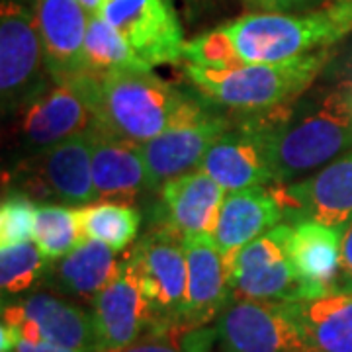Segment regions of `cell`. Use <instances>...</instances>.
Listing matches in <instances>:
<instances>
[{
    "mask_svg": "<svg viewBox=\"0 0 352 352\" xmlns=\"http://www.w3.org/2000/svg\"><path fill=\"white\" fill-rule=\"evenodd\" d=\"M217 344L215 327L168 325L149 331L141 339L120 351L106 352H214Z\"/></svg>",
    "mask_w": 352,
    "mask_h": 352,
    "instance_id": "f1b7e54d",
    "label": "cell"
},
{
    "mask_svg": "<svg viewBox=\"0 0 352 352\" xmlns=\"http://www.w3.org/2000/svg\"><path fill=\"white\" fill-rule=\"evenodd\" d=\"M184 252L188 264V288L180 325L206 327L233 300L229 266L212 235H186Z\"/></svg>",
    "mask_w": 352,
    "mask_h": 352,
    "instance_id": "d6986e66",
    "label": "cell"
},
{
    "mask_svg": "<svg viewBox=\"0 0 352 352\" xmlns=\"http://www.w3.org/2000/svg\"><path fill=\"white\" fill-rule=\"evenodd\" d=\"M36 206L20 192L6 194L0 206V247L32 241Z\"/></svg>",
    "mask_w": 352,
    "mask_h": 352,
    "instance_id": "f546056e",
    "label": "cell"
},
{
    "mask_svg": "<svg viewBox=\"0 0 352 352\" xmlns=\"http://www.w3.org/2000/svg\"><path fill=\"white\" fill-rule=\"evenodd\" d=\"M325 61L327 50L284 63H243L227 69L184 63V75L206 100L243 112H261L300 96Z\"/></svg>",
    "mask_w": 352,
    "mask_h": 352,
    "instance_id": "3957f363",
    "label": "cell"
},
{
    "mask_svg": "<svg viewBox=\"0 0 352 352\" xmlns=\"http://www.w3.org/2000/svg\"><path fill=\"white\" fill-rule=\"evenodd\" d=\"M249 2L266 12H289V10L309 8L317 2H325V0H249Z\"/></svg>",
    "mask_w": 352,
    "mask_h": 352,
    "instance_id": "1f68e13d",
    "label": "cell"
},
{
    "mask_svg": "<svg viewBox=\"0 0 352 352\" xmlns=\"http://www.w3.org/2000/svg\"><path fill=\"white\" fill-rule=\"evenodd\" d=\"M286 221L270 186L227 192L212 239L226 261L261 235Z\"/></svg>",
    "mask_w": 352,
    "mask_h": 352,
    "instance_id": "44dd1931",
    "label": "cell"
},
{
    "mask_svg": "<svg viewBox=\"0 0 352 352\" xmlns=\"http://www.w3.org/2000/svg\"><path fill=\"white\" fill-rule=\"evenodd\" d=\"M149 67L184 59V34L175 0H104L100 12Z\"/></svg>",
    "mask_w": 352,
    "mask_h": 352,
    "instance_id": "4fadbf2b",
    "label": "cell"
},
{
    "mask_svg": "<svg viewBox=\"0 0 352 352\" xmlns=\"http://www.w3.org/2000/svg\"><path fill=\"white\" fill-rule=\"evenodd\" d=\"M85 57L88 71H113V69H153L143 63L129 47L124 36L108 24L100 14L88 16Z\"/></svg>",
    "mask_w": 352,
    "mask_h": 352,
    "instance_id": "484cf974",
    "label": "cell"
},
{
    "mask_svg": "<svg viewBox=\"0 0 352 352\" xmlns=\"http://www.w3.org/2000/svg\"><path fill=\"white\" fill-rule=\"evenodd\" d=\"M88 135L96 200L129 204L155 192L139 143L116 135L100 124Z\"/></svg>",
    "mask_w": 352,
    "mask_h": 352,
    "instance_id": "ac0fdd59",
    "label": "cell"
},
{
    "mask_svg": "<svg viewBox=\"0 0 352 352\" xmlns=\"http://www.w3.org/2000/svg\"><path fill=\"white\" fill-rule=\"evenodd\" d=\"M289 223H280L227 258L233 300L300 302L302 289L289 258Z\"/></svg>",
    "mask_w": 352,
    "mask_h": 352,
    "instance_id": "30bf717a",
    "label": "cell"
},
{
    "mask_svg": "<svg viewBox=\"0 0 352 352\" xmlns=\"http://www.w3.org/2000/svg\"><path fill=\"white\" fill-rule=\"evenodd\" d=\"M229 122V118L214 113L204 102L190 96L175 122L141 145L153 190H161L168 180L200 168L208 149Z\"/></svg>",
    "mask_w": 352,
    "mask_h": 352,
    "instance_id": "9c48e42d",
    "label": "cell"
},
{
    "mask_svg": "<svg viewBox=\"0 0 352 352\" xmlns=\"http://www.w3.org/2000/svg\"><path fill=\"white\" fill-rule=\"evenodd\" d=\"M159 194L163 204V223L186 237L214 233L227 192L212 176L196 168L168 180Z\"/></svg>",
    "mask_w": 352,
    "mask_h": 352,
    "instance_id": "7402d4cb",
    "label": "cell"
},
{
    "mask_svg": "<svg viewBox=\"0 0 352 352\" xmlns=\"http://www.w3.org/2000/svg\"><path fill=\"white\" fill-rule=\"evenodd\" d=\"M335 294H352V223L340 231V270Z\"/></svg>",
    "mask_w": 352,
    "mask_h": 352,
    "instance_id": "4dcf8cb0",
    "label": "cell"
},
{
    "mask_svg": "<svg viewBox=\"0 0 352 352\" xmlns=\"http://www.w3.org/2000/svg\"><path fill=\"white\" fill-rule=\"evenodd\" d=\"M50 258L34 241L0 247V289L2 296L25 294L43 282Z\"/></svg>",
    "mask_w": 352,
    "mask_h": 352,
    "instance_id": "83f0119b",
    "label": "cell"
},
{
    "mask_svg": "<svg viewBox=\"0 0 352 352\" xmlns=\"http://www.w3.org/2000/svg\"><path fill=\"white\" fill-rule=\"evenodd\" d=\"M325 2H340V4H349V6H352V0H325Z\"/></svg>",
    "mask_w": 352,
    "mask_h": 352,
    "instance_id": "e575fe53",
    "label": "cell"
},
{
    "mask_svg": "<svg viewBox=\"0 0 352 352\" xmlns=\"http://www.w3.org/2000/svg\"><path fill=\"white\" fill-rule=\"evenodd\" d=\"M18 112L16 135L28 155L88 133L100 124L75 80L51 82Z\"/></svg>",
    "mask_w": 352,
    "mask_h": 352,
    "instance_id": "5bb4252c",
    "label": "cell"
},
{
    "mask_svg": "<svg viewBox=\"0 0 352 352\" xmlns=\"http://www.w3.org/2000/svg\"><path fill=\"white\" fill-rule=\"evenodd\" d=\"M272 110H263L261 118L231 120L206 153L200 170L212 176L226 192L274 184L272 143L292 112L288 108H278L270 116Z\"/></svg>",
    "mask_w": 352,
    "mask_h": 352,
    "instance_id": "5b68a950",
    "label": "cell"
},
{
    "mask_svg": "<svg viewBox=\"0 0 352 352\" xmlns=\"http://www.w3.org/2000/svg\"><path fill=\"white\" fill-rule=\"evenodd\" d=\"M289 226V258L302 300L335 294L340 270V231L315 219H300Z\"/></svg>",
    "mask_w": 352,
    "mask_h": 352,
    "instance_id": "ffe728a7",
    "label": "cell"
},
{
    "mask_svg": "<svg viewBox=\"0 0 352 352\" xmlns=\"http://www.w3.org/2000/svg\"><path fill=\"white\" fill-rule=\"evenodd\" d=\"M215 333L221 352H311L286 302L231 300Z\"/></svg>",
    "mask_w": 352,
    "mask_h": 352,
    "instance_id": "7c38bea8",
    "label": "cell"
},
{
    "mask_svg": "<svg viewBox=\"0 0 352 352\" xmlns=\"http://www.w3.org/2000/svg\"><path fill=\"white\" fill-rule=\"evenodd\" d=\"M90 314L102 352L120 351L157 329V319L129 254L122 258L116 278L90 302Z\"/></svg>",
    "mask_w": 352,
    "mask_h": 352,
    "instance_id": "2e32d148",
    "label": "cell"
},
{
    "mask_svg": "<svg viewBox=\"0 0 352 352\" xmlns=\"http://www.w3.org/2000/svg\"><path fill=\"white\" fill-rule=\"evenodd\" d=\"M286 303L311 352H352V294Z\"/></svg>",
    "mask_w": 352,
    "mask_h": 352,
    "instance_id": "cb8c5ba5",
    "label": "cell"
},
{
    "mask_svg": "<svg viewBox=\"0 0 352 352\" xmlns=\"http://www.w3.org/2000/svg\"><path fill=\"white\" fill-rule=\"evenodd\" d=\"M352 147V85H340L300 120L289 118L272 143L274 182L323 168Z\"/></svg>",
    "mask_w": 352,
    "mask_h": 352,
    "instance_id": "277c9868",
    "label": "cell"
},
{
    "mask_svg": "<svg viewBox=\"0 0 352 352\" xmlns=\"http://www.w3.org/2000/svg\"><path fill=\"white\" fill-rule=\"evenodd\" d=\"M32 6L53 82L88 73L85 39L90 14L76 0H32Z\"/></svg>",
    "mask_w": 352,
    "mask_h": 352,
    "instance_id": "e0dca14e",
    "label": "cell"
},
{
    "mask_svg": "<svg viewBox=\"0 0 352 352\" xmlns=\"http://www.w3.org/2000/svg\"><path fill=\"white\" fill-rule=\"evenodd\" d=\"M53 82L34 6L24 0L0 4V98L2 112H18Z\"/></svg>",
    "mask_w": 352,
    "mask_h": 352,
    "instance_id": "8992f818",
    "label": "cell"
},
{
    "mask_svg": "<svg viewBox=\"0 0 352 352\" xmlns=\"http://www.w3.org/2000/svg\"><path fill=\"white\" fill-rule=\"evenodd\" d=\"M127 254L155 314L157 329L180 325L188 288L184 237L173 227L161 223L141 237Z\"/></svg>",
    "mask_w": 352,
    "mask_h": 352,
    "instance_id": "ba28073f",
    "label": "cell"
},
{
    "mask_svg": "<svg viewBox=\"0 0 352 352\" xmlns=\"http://www.w3.org/2000/svg\"><path fill=\"white\" fill-rule=\"evenodd\" d=\"M120 264L122 258L112 247L85 239L69 254L50 261L41 284L67 298L92 302L116 278Z\"/></svg>",
    "mask_w": 352,
    "mask_h": 352,
    "instance_id": "603a6c76",
    "label": "cell"
},
{
    "mask_svg": "<svg viewBox=\"0 0 352 352\" xmlns=\"http://www.w3.org/2000/svg\"><path fill=\"white\" fill-rule=\"evenodd\" d=\"M243 63H284L327 50L352 30V6L325 2L303 14L251 12L217 25Z\"/></svg>",
    "mask_w": 352,
    "mask_h": 352,
    "instance_id": "7a4b0ae2",
    "label": "cell"
},
{
    "mask_svg": "<svg viewBox=\"0 0 352 352\" xmlns=\"http://www.w3.org/2000/svg\"><path fill=\"white\" fill-rule=\"evenodd\" d=\"M76 219L85 239L98 241L122 252L138 239L141 214L124 201H100L76 208Z\"/></svg>",
    "mask_w": 352,
    "mask_h": 352,
    "instance_id": "d4e9b609",
    "label": "cell"
},
{
    "mask_svg": "<svg viewBox=\"0 0 352 352\" xmlns=\"http://www.w3.org/2000/svg\"><path fill=\"white\" fill-rule=\"evenodd\" d=\"M268 186L286 214V223L315 219L339 231L352 223V153L325 164L302 182Z\"/></svg>",
    "mask_w": 352,
    "mask_h": 352,
    "instance_id": "9a60e30c",
    "label": "cell"
},
{
    "mask_svg": "<svg viewBox=\"0 0 352 352\" xmlns=\"http://www.w3.org/2000/svg\"><path fill=\"white\" fill-rule=\"evenodd\" d=\"M75 82L102 127L139 145L163 133L190 98L153 69L88 71Z\"/></svg>",
    "mask_w": 352,
    "mask_h": 352,
    "instance_id": "6da1fadb",
    "label": "cell"
},
{
    "mask_svg": "<svg viewBox=\"0 0 352 352\" xmlns=\"http://www.w3.org/2000/svg\"><path fill=\"white\" fill-rule=\"evenodd\" d=\"M32 241L50 261L69 254L85 241L76 219V210L63 204L36 206Z\"/></svg>",
    "mask_w": 352,
    "mask_h": 352,
    "instance_id": "4316f807",
    "label": "cell"
},
{
    "mask_svg": "<svg viewBox=\"0 0 352 352\" xmlns=\"http://www.w3.org/2000/svg\"><path fill=\"white\" fill-rule=\"evenodd\" d=\"M88 14H98L100 12L102 4H104V0H76Z\"/></svg>",
    "mask_w": 352,
    "mask_h": 352,
    "instance_id": "836d02e7",
    "label": "cell"
},
{
    "mask_svg": "<svg viewBox=\"0 0 352 352\" xmlns=\"http://www.w3.org/2000/svg\"><path fill=\"white\" fill-rule=\"evenodd\" d=\"M2 325L18 339L51 342L76 352H102L92 314L61 296L36 292L16 303L2 305Z\"/></svg>",
    "mask_w": 352,
    "mask_h": 352,
    "instance_id": "8fae6325",
    "label": "cell"
},
{
    "mask_svg": "<svg viewBox=\"0 0 352 352\" xmlns=\"http://www.w3.org/2000/svg\"><path fill=\"white\" fill-rule=\"evenodd\" d=\"M30 200L87 206L96 201L92 182L90 135L80 133L50 149L25 155L8 175Z\"/></svg>",
    "mask_w": 352,
    "mask_h": 352,
    "instance_id": "52a82bcc",
    "label": "cell"
},
{
    "mask_svg": "<svg viewBox=\"0 0 352 352\" xmlns=\"http://www.w3.org/2000/svg\"><path fill=\"white\" fill-rule=\"evenodd\" d=\"M10 352H76L63 349V346H57V344H51V342H32V340L20 339Z\"/></svg>",
    "mask_w": 352,
    "mask_h": 352,
    "instance_id": "d6a6232c",
    "label": "cell"
}]
</instances>
